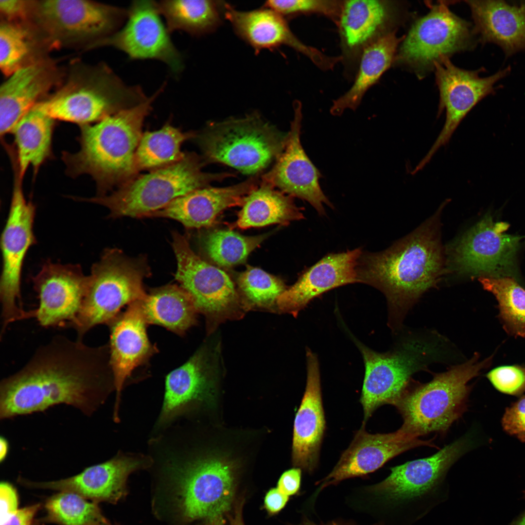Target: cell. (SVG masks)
<instances>
[{
	"instance_id": "52a82bcc",
	"label": "cell",
	"mask_w": 525,
	"mask_h": 525,
	"mask_svg": "<svg viewBox=\"0 0 525 525\" xmlns=\"http://www.w3.org/2000/svg\"><path fill=\"white\" fill-rule=\"evenodd\" d=\"M288 134L255 113L210 123L194 139L206 163H220L254 175L277 160L285 149Z\"/></svg>"
},
{
	"instance_id": "bcb514c9",
	"label": "cell",
	"mask_w": 525,
	"mask_h": 525,
	"mask_svg": "<svg viewBox=\"0 0 525 525\" xmlns=\"http://www.w3.org/2000/svg\"><path fill=\"white\" fill-rule=\"evenodd\" d=\"M33 1L0 0V12L3 21L27 22L29 20Z\"/></svg>"
},
{
	"instance_id": "8fae6325",
	"label": "cell",
	"mask_w": 525,
	"mask_h": 525,
	"mask_svg": "<svg viewBox=\"0 0 525 525\" xmlns=\"http://www.w3.org/2000/svg\"><path fill=\"white\" fill-rule=\"evenodd\" d=\"M15 178L8 216L0 238L2 267L0 280L1 329L16 321L29 319L21 297L22 266L29 249L36 240L33 231L35 207L25 197L22 179L15 171Z\"/></svg>"
},
{
	"instance_id": "c3c4849f",
	"label": "cell",
	"mask_w": 525,
	"mask_h": 525,
	"mask_svg": "<svg viewBox=\"0 0 525 525\" xmlns=\"http://www.w3.org/2000/svg\"><path fill=\"white\" fill-rule=\"evenodd\" d=\"M301 471L299 468L291 469L285 471L280 478L278 488L288 496L295 494L300 485Z\"/></svg>"
},
{
	"instance_id": "4316f807",
	"label": "cell",
	"mask_w": 525,
	"mask_h": 525,
	"mask_svg": "<svg viewBox=\"0 0 525 525\" xmlns=\"http://www.w3.org/2000/svg\"><path fill=\"white\" fill-rule=\"evenodd\" d=\"M258 186V179L253 176L228 187L208 186L197 189L176 198L145 218L174 219L187 228L210 227L223 210L232 207L242 206L246 196Z\"/></svg>"
},
{
	"instance_id": "e575fe53",
	"label": "cell",
	"mask_w": 525,
	"mask_h": 525,
	"mask_svg": "<svg viewBox=\"0 0 525 525\" xmlns=\"http://www.w3.org/2000/svg\"><path fill=\"white\" fill-rule=\"evenodd\" d=\"M302 210L292 196L262 180L260 186L246 196L234 226L246 229L274 224L286 226L304 219Z\"/></svg>"
},
{
	"instance_id": "9f6ffc18",
	"label": "cell",
	"mask_w": 525,
	"mask_h": 525,
	"mask_svg": "<svg viewBox=\"0 0 525 525\" xmlns=\"http://www.w3.org/2000/svg\"><path fill=\"white\" fill-rule=\"evenodd\" d=\"M523 493H524V498H525V490H524V491H523Z\"/></svg>"
},
{
	"instance_id": "db71d44e",
	"label": "cell",
	"mask_w": 525,
	"mask_h": 525,
	"mask_svg": "<svg viewBox=\"0 0 525 525\" xmlns=\"http://www.w3.org/2000/svg\"><path fill=\"white\" fill-rule=\"evenodd\" d=\"M510 525H525V510Z\"/></svg>"
},
{
	"instance_id": "4fadbf2b",
	"label": "cell",
	"mask_w": 525,
	"mask_h": 525,
	"mask_svg": "<svg viewBox=\"0 0 525 525\" xmlns=\"http://www.w3.org/2000/svg\"><path fill=\"white\" fill-rule=\"evenodd\" d=\"M172 239L177 262L175 279L191 296L209 326L214 321L240 315L241 303L229 275L194 253L184 235L174 231Z\"/></svg>"
},
{
	"instance_id": "44dd1931",
	"label": "cell",
	"mask_w": 525,
	"mask_h": 525,
	"mask_svg": "<svg viewBox=\"0 0 525 525\" xmlns=\"http://www.w3.org/2000/svg\"><path fill=\"white\" fill-rule=\"evenodd\" d=\"M393 4L383 0H343L337 23L340 55L347 78L355 77L364 50L391 31Z\"/></svg>"
},
{
	"instance_id": "8d00e7d4",
	"label": "cell",
	"mask_w": 525,
	"mask_h": 525,
	"mask_svg": "<svg viewBox=\"0 0 525 525\" xmlns=\"http://www.w3.org/2000/svg\"><path fill=\"white\" fill-rule=\"evenodd\" d=\"M195 135L169 123L159 130L143 133L135 155L138 171L156 170L180 160L185 154L181 151L182 144Z\"/></svg>"
},
{
	"instance_id": "1f68e13d",
	"label": "cell",
	"mask_w": 525,
	"mask_h": 525,
	"mask_svg": "<svg viewBox=\"0 0 525 525\" xmlns=\"http://www.w3.org/2000/svg\"><path fill=\"white\" fill-rule=\"evenodd\" d=\"M55 121L38 103L13 127L16 156L12 152L11 156L21 178L30 167L36 172L51 157Z\"/></svg>"
},
{
	"instance_id": "d590c367",
	"label": "cell",
	"mask_w": 525,
	"mask_h": 525,
	"mask_svg": "<svg viewBox=\"0 0 525 525\" xmlns=\"http://www.w3.org/2000/svg\"><path fill=\"white\" fill-rule=\"evenodd\" d=\"M224 3L211 0L156 1L170 34L179 31L196 36L210 33L220 25Z\"/></svg>"
},
{
	"instance_id": "277c9868",
	"label": "cell",
	"mask_w": 525,
	"mask_h": 525,
	"mask_svg": "<svg viewBox=\"0 0 525 525\" xmlns=\"http://www.w3.org/2000/svg\"><path fill=\"white\" fill-rule=\"evenodd\" d=\"M148 97L140 86L128 85L100 63L73 69L58 89L39 103L55 120L81 126L136 106Z\"/></svg>"
},
{
	"instance_id": "83f0119b",
	"label": "cell",
	"mask_w": 525,
	"mask_h": 525,
	"mask_svg": "<svg viewBox=\"0 0 525 525\" xmlns=\"http://www.w3.org/2000/svg\"><path fill=\"white\" fill-rule=\"evenodd\" d=\"M471 445L470 438L465 436L431 456L391 468L390 475L372 490L395 500L420 496L435 485Z\"/></svg>"
},
{
	"instance_id": "4dcf8cb0",
	"label": "cell",
	"mask_w": 525,
	"mask_h": 525,
	"mask_svg": "<svg viewBox=\"0 0 525 525\" xmlns=\"http://www.w3.org/2000/svg\"><path fill=\"white\" fill-rule=\"evenodd\" d=\"M210 354L206 346H203L185 363L167 375L159 424L169 422L190 402L208 393L214 369Z\"/></svg>"
},
{
	"instance_id": "ba28073f",
	"label": "cell",
	"mask_w": 525,
	"mask_h": 525,
	"mask_svg": "<svg viewBox=\"0 0 525 525\" xmlns=\"http://www.w3.org/2000/svg\"><path fill=\"white\" fill-rule=\"evenodd\" d=\"M474 356L468 361L437 374L429 382L401 396L395 403L403 420L399 429L418 438L432 432H443L466 408L470 390L467 384L490 363L478 362Z\"/></svg>"
},
{
	"instance_id": "f907efd6",
	"label": "cell",
	"mask_w": 525,
	"mask_h": 525,
	"mask_svg": "<svg viewBox=\"0 0 525 525\" xmlns=\"http://www.w3.org/2000/svg\"><path fill=\"white\" fill-rule=\"evenodd\" d=\"M289 496L281 492L278 488L270 489L266 494L264 507L271 515L279 513L286 505Z\"/></svg>"
},
{
	"instance_id": "30bf717a",
	"label": "cell",
	"mask_w": 525,
	"mask_h": 525,
	"mask_svg": "<svg viewBox=\"0 0 525 525\" xmlns=\"http://www.w3.org/2000/svg\"><path fill=\"white\" fill-rule=\"evenodd\" d=\"M127 9L84 0L33 1L29 21L50 44L87 42L106 37L124 24Z\"/></svg>"
},
{
	"instance_id": "d6986e66",
	"label": "cell",
	"mask_w": 525,
	"mask_h": 525,
	"mask_svg": "<svg viewBox=\"0 0 525 525\" xmlns=\"http://www.w3.org/2000/svg\"><path fill=\"white\" fill-rule=\"evenodd\" d=\"M148 325L140 300L128 306L107 325L110 363L116 393L115 420H118L120 396L125 384L140 370L146 369L151 358L158 352L148 337Z\"/></svg>"
},
{
	"instance_id": "9a60e30c",
	"label": "cell",
	"mask_w": 525,
	"mask_h": 525,
	"mask_svg": "<svg viewBox=\"0 0 525 525\" xmlns=\"http://www.w3.org/2000/svg\"><path fill=\"white\" fill-rule=\"evenodd\" d=\"M472 35L470 24L451 12L446 3L431 4L430 12L404 37L395 60L421 75L434 68L441 57L470 48Z\"/></svg>"
},
{
	"instance_id": "7c38bea8",
	"label": "cell",
	"mask_w": 525,
	"mask_h": 525,
	"mask_svg": "<svg viewBox=\"0 0 525 525\" xmlns=\"http://www.w3.org/2000/svg\"><path fill=\"white\" fill-rule=\"evenodd\" d=\"M508 227L485 216L448 245L446 271L460 277L506 274L513 265L522 239L507 234Z\"/></svg>"
},
{
	"instance_id": "484cf974",
	"label": "cell",
	"mask_w": 525,
	"mask_h": 525,
	"mask_svg": "<svg viewBox=\"0 0 525 525\" xmlns=\"http://www.w3.org/2000/svg\"><path fill=\"white\" fill-rule=\"evenodd\" d=\"M306 359V385L294 420L292 460L295 466L312 473L318 462L326 422L317 357L307 349Z\"/></svg>"
},
{
	"instance_id": "836d02e7",
	"label": "cell",
	"mask_w": 525,
	"mask_h": 525,
	"mask_svg": "<svg viewBox=\"0 0 525 525\" xmlns=\"http://www.w3.org/2000/svg\"><path fill=\"white\" fill-rule=\"evenodd\" d=\"M141 303L148 325L163 327L179 336L196 323L198 311L191 296L180 286L167 284L153 288Z\"/></svg>"
},
{
	"instance_id": "2e32d148",
	"label": "cell",
	"mask_w": 525,
	"mask_h": 525,
	"mask_svg": "<svg viewBox=\"0 0 525 525\" xmlns=\"http://www.w3.org/2000/svg\"><path fill=\"white\" fill-rule=\"evenodd\" d=\"M127 9L123 25L113 34L88 45L87 49L112 47L132 60H157L164 63L174 74L181 73L183 56L171 40L156 1L134 0Z\"/></svg>"
},
{
	"instance_id": "7a4b0ae2",
	"label": "cell",
	"mask_w": 525,
	"mask_h": 525,
	"mask_svg": "<svg viewBox=\"0 0 525 525\" xmlns=\"http://www.w3.org/2000/svg\"><path fill=\"white\" fill-rule=\"evenodd\" d=\"M445 203L388 248L377 253L363 252L359 259L358 282L384 294L390 315L396 320H401L422 294L436 286L444 272L440 219Z\"/></svg>"
},
{
	"instance_id": "cb8c5ba5",
	"label": "cell",
	"mask_w": 525,
	"mask_h": 525,
	"mask_svg": "<svg viewBox=\"0 0 525 525\" xmlns=\"http://www.w3.org/2000/svg\"><path fill=\"white\" fill-rule=\"evenodd\" d=\"M147 460L136 455H119L86 468L70 477L47 482L33 481L19 476L18 482L30 488L69 491L97 503H114L126 494L129 475L145 466Z\"/></svg>"
},
{
	"instance_id": "816d5d0a",
	"label": "cell",
	"mask_w": 525,
	"mask_h": 525,
	"mask_svg": "<svg viewBox=\"0 0 525 525\" xmlns=\"http://www.w3.org/2000/svg\"><path fill=\"white\" fill-rule=\"evenodd\" d=\"M244 501L241 500L235 504L234 511L228 519L226 525H245L242 517Z\"/></svg>"
},
{
	"instance_id": "f5cc1de1",
	"label": "cell",
	"mask_w": 525,
	"mask_h": 525,
	"mask_svg": "<svg viewBox=\"0 0 525 525\" xmlns=\"http://www.w3.org/2000/svg\"><path fill=\"white\" fill-rule=\"evenodd\" d=\"M9 451L8 440L2 436L0 438V462L3 463L6 459Z\"/></svg>"
},
{
	"instance_id": "6f0895ef",
	"label": "cell",
	"mask_w": 525,
	"mask_h": 525,
	"mask_svg": "<svg viewBox=\"0 0 525 525\" xmlns=\"http://www.w3.org/2000/svg\"><path fill=\"white\" fill-rule=\"evenodd\" d=\"M31 313H32V311H31ZM31 318H32V316H31ZM0 338H2V337H1V336H0Z\"/></svg>"
},
{
	"instance_id": "5bb4252c",
	"label": "cell",
	"mask_w": 525,
	"mask_h": 525,
	"mask_svg": "<svg viewBox=\"0 0 525 525\" xmlns=\"http://www.w3.org/2000/svg\"><path fill=\"white\" fill-rule=\"evenodd\" d=\"M362 354L365 374L360 402L366 421L384 404L394 405L404 393L411 375L425 365L436 349L423 342L412 341L400 349L381 353L373 351L352 336Z\"/></svg>"
},
{
	"instance_id": "7dc6e473",
	"label": "cell",
	"mask_w": 525,
	"mask_h": 525,
	"mask_svg": "<svg viewBox=\"0 0 525 525\" xmlns=\"http://www.w3.org/2000/svg\"><path fill=\"white\" fill-rule=\"evenodd\" d=\"M0 525L5 522L18 509V496L17 490L10 483L2 481L0 484Z\"/></svg>"
},
{
	"instance_id": "60d3db41",
	"label": "cell",
	"mask_w": 525,
	"mask_h": 525,
	"mask_svg": "<svg viewBox=\"0 0 525 525\" xmlns=\"http://www.w3.org/2000/svg\"><path fill=\"white\" fill-rule=\"evenodd\" d=\"M46 522L61 525H108L97 503L76 493L60 491L45 504Z\"/></svg>"
},
{
	"instance_id": "681fc988",
	"label": "cell",
	"mask_w": 525,
	"mask_h": 525,
	"mask_svg": "<svg viewBox=\"0 0 525 525\" xmlns=\"http://www.w3.org/2000/svg\"><path fill=\"white\" fill-rule=\"evenodd\" d=\"M40 507L36 504L18 509L0 525H34V518Z\"/></svg>"
},
{
	"instance_id": "b9f144b4",
	"label": "cell",
	"mask_w": 525,
	"mask_h": 525,
	"mask_svg": "<svg viewBox=\"0 0 525 525\" xmlns=\"http://www.w3.org/2000/svg\"><path fill=\"white\" fill-rule=\"evenodd\" d=\"M237 283L246 305L268 309L277 308L278 298L287 289L279 278L250 266L239 274Z\"/></svg>"
},
{
	"instance_id": "f1b7e54d",
	"label": "cell",
	"mask_w": 525,
	"mask_h": 525,
	"mask_svg": "<svg viewBox=\"0 0 525 525\" xmlns=\"http://www.w3.org/2000/svg\"><path fill=\"white\" fill-rule=\"evenodd\" d=\"M58 74L53 63L42 59L8 76L0 88L1 137L11 132L18 120L43 100Z\"/></svg>"
},
{
	"instance_id": "ab89813d",
	"label": "cell",
	"mask_w": 525,
	"mask_h": 525,
	"mask_svg": "<svg viewBox=\"0 0 525 525\" xmlns=\"http://www.w3.org/2000/svg\"><path fill=\"white\" fill-rule=\"evenodd\" d=\"M269 235L246 236L231 230H216L203 239L208 257L221 267H229L244 262L249 254Z\"/></svg>"
},
{
	"instance_id": "f546056e",
	"label": "cell",
	"mask_w": 525,
	"mask_h": 525,
	"mask_svg": "<svg viewBox=\"0 0 525 525\" xmlns=\"http://www.w3.org/2000/svg\"><path fill=\"white\" fill-rule=\"evenodd\" d=\"M474 22L473 33L482 43L500 47L507 56L525 51V1L467 0Z\"/></svg>"
},
{
	"instance_id": "ac0fdd59",
	"label": "cell",
	"mask_w": 525,
	"mask_h": 525,
	"mask_svg": "<svg viewBox=\"0 0 525 525\" xmlns=\"http://www.w3.org/2000/svg\"><path fill=\"white\" fill-rule=\"evenodd\" d=\"M32 281L38 299L34 318L43 327H70L82 306L88 276L79 265L47 261Z\"/></svg>"
},
{
	"instance_id": "f35d334b",
	"label": "cell",
	"mask_w": 525,
	"mask_h": 525,
	"mask_svg": "<svg viewBox=\"0 0 525 525\" xmlns=\"http://www.w3.org/2000/svg\"><path fill=\"white\" fill-rule=\"evenodd\" d=\"M486 290L496 297L504 326L511 333L525 336V290L509 277H480Z\"/></svg>"
},
{
	"instance_id": "ffe728a7",
	"label": "cell",
	"mask_w": 525,
	"mask_h": 525,
	"mask_svg": "<svg viewBox=\"0 0 525 525\" xmlns=\"http://www.w3.org/2000/svg\"><path fill=\"white\" fill-rule=\"evenodd\" d=\"M293 106L294 117L285 149L272 168L262 176V180L287 195L307 201L323 216L326 214L324 204L333 207L321 189L319 171L301 143V105L295 101Z\"/></svg>"
},
{
	"instance_id": "6da1fadb",
	"label": "cell",
	"mask_w": 525,
	"mask_h": 525,
	"mask_svg": "<svg viewBox=\"0 0 525 525\" xmlns=\"http://www.w3.org/2000/svg\"><path fill=\"white\" fill-rule=\"evenodd\" d=\"M112 389L108 344L92 347L56 335L36 349L21 369L1 381L0 419L61 404L90 417Z\"/></svg>"
},
{
	"instance_id": "e0dca14e",
	"label": "cell",
	"mask_w": 525,
	"mask_h": 525,
	"mask_svg": "<svg viewBox=\"0 0 525 525\" xmlns=\"http://www.w3.org/2000/svg\"><path fill=\"white\" fill-rule=\"evenodd\" d=\"M436 83L439 91L438 116L445 110V122L440 133L427 154L417 165L421 170L442 146L448 143L453 133L468 113L481 100L495 92V84L507 76L508 67L486 77L477 70H467L455 66L448 56H442L434 64Z\"/></svg>"
},
{
	"instance_id": "9c48e42d",
	"label": "cell",
	"mask_w": 525,
	"mask_h": 525,
	"mask_svg": "<svg viewBox=\"0 0 525 525\" xmlns=\"http://www.w3.org/2000/svg\"><path fill=\"white\" fill-rule=\"evenodd\" d=\"M172 463L169 471L182 520L186 523L200 521L202 525H226L235 496L231 466L214 458L182 459Z\"/></svg>"
},
{
	"instance_id": "7bdbcfd3",
	"label": "cell",
	"mask_w": 525,
	"mask_h": 525,
	"mask_svg": "<svg viewBox=\"0 0 525 525\" xmlns=\"http://www.w3.org/2000/svg\"><path fill=\"white\" fill-rule=\"evenodd\" d=\"M343 0H271L264 6L285 18L299 14H317L324 16L337 24Z\"/></svg>"
},
{
	"instance_id": "ee69618b",
	"label": "cell",
	"mask_w": 525,
	"mask_h": 525,
	"mask_svg": "<svg viewBox=\"0 0 525 525\" xmlns=\"http://www.w3.org/2000/svg\"><path fill=\"white\" fill-rule=\"evenodd\" d=\"M487 376L493 386L503 393L518 396L525 392V368L523 367H499Z\"/></svg>"
},
{
	"instance_id": "d6a6232c",
	"label": "cell",
	"mask_w": 525,
	"mask_h": 525,
	"mask_svg": "<svg viewBox=\"0 0 525 525\" xmlns=\"http://www.w3.org/2000/svg\"><path fill=\"white\" fill-rule=\"evenodd\" d=\"M403 38L398 37L393 31L364 50L353 84L345 93L333 102L330 108L331 114L339 116L347 109L355 110L358 107L367 91L394 61L397 49Z\"/></svg>"
},
{
	"instance_id": "f6af8a7d",
	"label": "cell",
	"mask_w": 525,
	"mask_h": 525,
	"mask_svg": "<svg viewBox=\"0 0 525 525\" xmlns=\"http://www.w3.org/2000/svg\"><path fill=\"white\" fill-rule=\"evenodd\" d=\"M501 423L507 433L525 442V396L506 408Z\"/></svg>"
},
{
	"instance_id": "603a6c76",
	"label": "cell",
	"mask_w": 525,
	"mask_h": 525,
	"mask_svg": "<svg viewBox=\"0 0 525 525\" xmlns=\"http://www.w3.org/2000/svg\"><path fill=\"white\" fill-rule=\"evenodd\" d=\"M365 424L363 422L332 472L320 481L321 489L373 472L392 458L412 448L432 446L431 440H422L399 430L387 434H372L366 431Z\"/></svg>"
},
{
	"instance_id": "7402d4cb",
	"label": "cell",
	"mask_w": 525,
	"mask_h": 525,
	"mask_svg": "<svg viewBox=\"0 0 525 525\" xmlns=\"http://www.w3.org/2000/svg\"><path fill=\"white\" fill-rule=\"evenodd\" d=\"M224 14L236 35L256 53L286 45L305 55L323 70L332 69L338 62V57L327 55L301 42L290 30L285 18L269 8L243 11L225 2Z\"/></svg>"
},
{
	"instance_id": "11a10c76",
	"label": "cell",
	"mask_w": 525,
	"mask_h": 525,
	"mask_svg": "<svg viewBox=\"0 0 525 525\" xmlns=\"http://www.w3.org/2000/svg\"><path fill=\"white\" fill-rule=\"evenodd\" d=\"M338 525L333 524H330V525Z\"/></svg>"
},
{
	"instance_id": "3957f363",
	"label": "cell",
	"mask_w": 525,
	"mask_h": 525,
	"mask_svg": "<svg viewBox=\"0 0 525 525\" xmlns=\"http://www.w3.org/2000/svg\"><path fill=\"white\" fill-rule=\"evenodd\" d=\"M166 84L144 102L90 124L80 126V147L63 152L66 172L72 177L87 175L95 181L97 196L107 194L138 175L135 155L143 124Z\"/></svg>"
},
{
	"instance_id": "d4e9b609",
	"label": "cell",
	"mask_w": 525,
	"mask_h": 525,
	"mask_svg": "<svg viewBox=\"0 0 525 525\" xmlns=\"http://www.w3.org/2000/svg\"><path fill=\"white\" fill-rule=\"evenodd\" d=\"M362 252L358 248L327 254L278 298L277 308L296 317L314 298L333 288L359 282L357 267Z\"/></svg>"
},
{
	"instance_id": "8992f818",
	"label": "cell",
	"mask_w": 525,
	"mask_h": 525,
	"mask_svg": "<svg viewBox=\"0 0 525 525\" xmlns=\"http://www.w3.org/2000/svg\"><path fill=\"white\" fill-rule=\"evenodd\" d=\"M144 257L131 258L118 248L106 249L88 276L87 291L80 310L70 328L77 339L97 325H108L125 306L146 296L143 280L150 275Z\"/></svg>"
},
{
	"instance_id": "5b68a950",
	"label": "cell",
	"mask_w": 525,
	"mask_h": 525,
	"mask_svg": "<svg viewBox=\"0 0 525 525\" xmlns=\"http://www.w3.org/2000/svg\"><path fill=\"white\" fill-rule=\"evenodd\" d=\"M206 164L195 153L187 152L178 162L137 175L109 194L85 200L107 208L109 218H145L179 197L233 176L204 172L202 168Z\"/></svg>"
},
{
	"instance_id": "74e56055",
	"label": "cell",
	"mask_w": 525,
	"mask_h": 525,
	"mask_svg": "<svg viewBox=\"0 0 525 525\" xmlns=\"http://www.w3.org/2000/svg\"><path fill=\"white\" fill-rule=\"evenodd\" d=\"M30 22L3 21L0 26V68L6 76L39 61L38 30Z\"/></svg>"
}]
</instances>
